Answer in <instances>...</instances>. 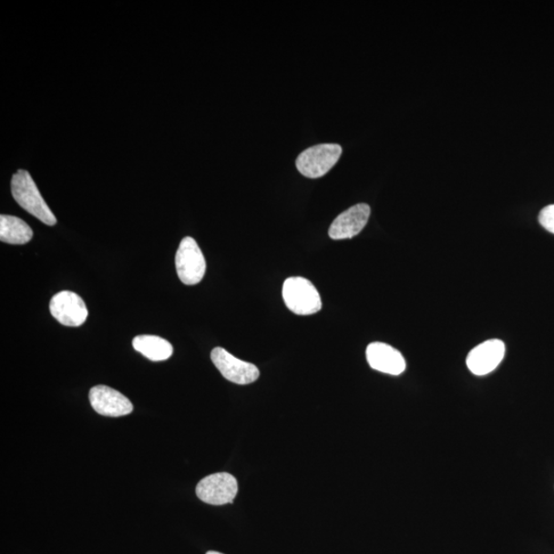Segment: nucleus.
Listing matches in <instances>:
<instances>
[{
    "instance_id": "obj_1",
    "label": "nucleus",
    "mask_w": 554,
    "mask_h": 554,
    "mask_svg": "<svg viewBox=\"0 0 554 554\" xmlns=\"http://www.w3.org/2000/svg\"><path fill=\"white\" fill-rule=\"evenodd\" d=\"M12 194L15 201L46 225L54 226L56 219L40 194L27 170L19 169L12 178Z\"/></svg>"
},
{
    "instance_id": "obj_2",
    "label": "nucleus",
    "mask_w": 554,
    "mask_h": 554,
    "mask_svg": "<svg viewBox=\"0 0 554 554\" xmlns=\"http://www.w3.org/2000/svg\"><path fill=\"white\" fill-rule=\"evenodd\" d=\"M282 298L292 313L297 315H312L322 309L319 291L303 277H290L283 282Z\"/></svg>"
},
{
    "instance_id": "obj_3",
    "label": "nucleus",
    "mask_w": 554,
    "mask_h": 554,
    "mask_svg": "<svg viewBox=\"0 0 554 554\" xmlns=\"http://www.w3.org/2000/svg\"><path fill=\"white\" fill-rule=\"evenodd\" d=\"M341 154L342 148L338 144L315 145L301 152L296 166L299 172L307 178H321L337 164Z\"/></svg>"
},
{
    "instance_id": "obj_4",
    "label": "nucleus",
    "mask_w": 554,
    "mask_h": 554,
    "mask_svg": "<svg viewBox=\"0 0 554 554\" xmlns=\"http://www.w3.org/2000/svg\"><path fill=\"white\" fill-rule=\"evenodd\" d=\"M176 271L179 279L187 286H194L206 274L207 263L199 244L187 236L180 242L176 254Z\"/></svg>"
},
{
    "instance_id": "obj_5",
    "label": "nucleus",
    "mask_w": 554,
    "mask_h": 554,
    "mask_svg": "<svg viewBox=\"0 0 554 554\" xmlns=\"http://www.w3.org/2000/svg\"><path fill=\"white\" fill-rule=\"evenodd\" d=\"M238 491V480L227 472L208 476L197 486L199 498L210 505L232 503Z\"/></svg>"
},
{
    "instance_id": "obj_6",
    "label": "nucleus",
    "mask_w": 554,
    "mask_h": 554,
    "mask_svg": "<svg viewBox=\"0 0 554 554\" xmlns=\"http://www.w3.org/2000/svg\"><path fill=\"white\" fill-rule=\"evenodd\" d=\"M210 358L222 376L235 385H251L260 376V372L255 364L239 360L224 348H214Z\"/></svg>"
},
{
    "instance_id": "obj_7",
    "label": "nucleus",
    "mask_w": 554,
    "mask_h": 554,
    "mask_svg": "<svg viewBox=\"0 0 554 554\" xmlns=\"http://www.w3.org/2000/svg\"><path fill=\"white\" fill-rule=\"evenodd\" d=\"M50 312L54 319L67 327H80L88 315L83 298L70 291L59 292L52 298Z\"/></svg>"
},
{
    "instance_id": "obj_8",
    "label": "nucleus",
    "mask_w": 554,
    "mask_h": 554,
    "mask_svg": "<svg viewBox=\"0 0 554 554\" xmlns=\"http://www.w3.org/2000/svg\"><path fill=\"white\" fill-rule=\"evenodd\" d=\"M89 403L93 409L106 417H121L133 412L134 405L119 391L105 385L89 390Z\"/></svg>"
},
{
    "instance_id": "obj_9",
    "label": "nucleus",
    "mask_w": 554,
    "mask_h": 554,
    "mask_svg": "<svg viewBox=\"0 0 554 554\" xmlns=\"http://www.w3.org/2000/svg\"><path fill=\"white\" fill-rule=\"evenodd\" d=\"M504 355L505 344L501 340H487L471 350L467 358V364L476 376H486L498 368Z\"/></svg>"
},
{
    "instance_id": "obj_10",
    "label": "nucleus",
    "mask_w": 554,
    "mask_h": 554,
    "mask_svg": "<svg viewBox=\"0 0 554 554\" xmlns=\"http://www.w3.org/2000/svg\"><path fill=\"white\" fill-rule=\"evenodd\" d=\"M371 208L358 203L339 215L332 223L329 235L332 240H348L360 234L369 221Z\"/></svg>"
},
{
    "instance_id": "obj_11",
    "label": "nucleus",
    "mask_w": 554,
    "mask_h": 554,
    "mask_svg": "<svg viewBox=\"0 0 554 554\" xmlns=\"http://www.w3.org/2000/svg\"><path fill=\"white\" fill-rule=\"evenodd\" d=\"M371 368L381 373L398 376L405 371L406 364L401 353L388 344L374 342L365 352Z\"/></svg>"
},
{
    "instance_id": "obj_12",
    "label": "nucleus",
    "mask_w": 554,
    "mask_h": 554,
    "mask_svg": "<svg viewBox=\"0 0 554 554\" xmlns=\"http://www.w3.org/2000/svg\"><path fill=\"white\" fill-rule=\"evenodd\" d=\"M136 352L140 353L152 362H164L172 356V344L164 338L151 335L137 336L133 340Z\"/></svg>"
},
{
    "instance_id": "obj_13",
    "label": "nucleus",
    "mask_w": 554,
    "mask_h": 554,
    "mask_svg": "<svg viewBox=\"0 0 554 554\" xmlns=\"http://www.w3.org/2000/svg\"><path fill=\"white\" fill-rule=\"evenodd\" d=\"M34 238L31 227L18 217L0 216V241L10 244H26Z\"/></svg>"
},
{
    "instance_id": "obj_14",
    "label": "nucleus",
    "mask_w": 554,
    "mask_h": 554,
    "mask_svg": "<svg viewBox=\"0 0 554 554\" xmlns=\"http://www.w3.org/2000/svg\"><path fill=\"white\" fill-rule=\"evenodd\" d=\"M539 222L546 231L554 234V205L546 207L540 211Z\"/></svg>"
},
{
    "instance_id": "obj_15",
    "label": "nucleus",
    "mask_w": 554,
    "mask_h": 554,
    "mask_svg": "<svg viewBox=\"0 0 554 554\" xmlns=\"http://www.w3.org/2000/svg\"><path fill=\"white\" fill-rule=\"evenodd\" d=\"M207 554H223V553H220L217 551H209V552H207Z\"/></svg>"
}]
</instances>
